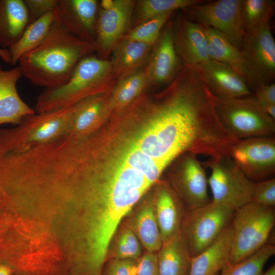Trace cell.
<instances>
[{
  "instance_id": "6da1fadb",
  "label": "cell",
  "mask_w": 275,
  "mask_h": 275,
  "mask_svg": "<svg viewBox=\"0 0 275 275\" xmlns=\"http://www.w3.org/2000/svg\"><path fill=\"white\" fill-rule=\"evenodd\" d=\"M146 124L131 142L166 168L185 152L209 158L228 154L238 141L221 123L201 75L186 65L162 93Z\"/></svg>"
},
{
  "instance_id": "7a4b0ae2",
  "label": "cell",
  "mask_w": 275,
  "mask_h": 275,
  "mask_svg": "<svg viewBox=\"0 0 275 275\" xmlns=\"http://www.w3.org/2000/svg\"><path fill=\"white\" fill-rule=\"evenodd\" d=\"M61 187L72 197L76 210L75 248L96 263H105L119 225L134 204L97 172L66 176Z\"/></svg>"
},
{
  "instance_id": "3957f363",
  "label": "cell",
  "mask_w": 275,
  "mask_h": 275,
  "mask_svg": "<svg viewBox=\"0 0 275 275\" xmlns=\"http://www.w3.org/2000/svg\"><path fill=\"white\" fill-rule=\"evenodd\" d=\"M94 49V44L71 34L56 20L42 42L19 59L18 66L32 84L53 88L64 84L78 62Z\"/></svg>"
},
{
  "instance_id": "277c9868",
  "label": "cell",
  "mask_w": 275,
  "mask_h": 275,
  "mask_svg": "<svg viewBox=\"0 0 275 275\" xmlns=\"http://www.w3.org/2000/svg\"><path fill=\"white\" fill-rule=\"evenodd\" d=\"M111 63L88 55L74 67L67 80L53 88L45 89L37 97V113L68 107L79 100L98 94L112 71Z\"/></svg>"
},
{
  "instance_id": "5b68a950",
  "label": "cell",
  "mask_w": 275,
  "mask_h": 275,
  "mask_svg": "<svg viewBox=\"0 0 275 275\" xmlns=\"http://www.w3.org/2000/svg\"><path fill=\"white\" fill-rule=\"evenodd\" d=\"M274 223V207L251 202L235 210L230 223L232 241L229 264L244 259L268 243Z\"/></svg>"
},
{
  "instance_id": "8992f818",
  "label": "cell",
  "mask_w": 275,
  "mask_h": 275,
  "mask_svg": "<svg viewBox=\"0 0 275 275\" xmlns=\"http://www.w3.org/2000/svg\"><path fill=\"white\" fill-rule=\"evenodd\" d=\"M214 102L221 123L237 140L274 136L275 120L264 112L254 94L235 97L214 95Z\"/></svg>"
},
{
  "instance_id": "52a82bcc",
  "label": "cell",
  "mask_w": 275,
  "mask_h": 275,
  "mask_svg": "<svg viewBox=\"0 0 275 275\" xmlns=\"http://www.w3.org/2000/svg\"><path fill=\"white\" fill-rule=\"evenodd\" d=\"M234 210L213 201L187 210L180 233L186 241L191 257L210 245L230 224Z\"/></svg>"
},
{
  "instance_id": "ba28073f",
  "label": "cell",
  "mask_w": 275,
  "mask_h": 275,
  "mask_svg": "<svg viewBox=\"0 0 275 275\" xmlns=\"http://www.w3.org/2000/svg\"><path fill=\"white\" fill-rule=\"evenodd\" d=\"M202 163L210 171L208 184L212 194V201L234 210L251 202L255 182L228 154L209 158Z\"/></svg>"
},
{
  "instance_id": "9c48e42d",
  "label": "cell",
  "mask_w": 275,
  "mask_h": 275,
  "mask_svg": "<svg viewBox=\"0 0 275 275\" xmlns=\"http://www.w3.org/2000/svg\"><path fill=\"white\" fill-rule=\"evenodd\" d=\"M72 119V106L59 109L34 113L25 117L12 128L2 129L14 144L28 146L43 144L68 134Z\"/></svg>"
},
{
  "instance_id": "30bf717a",
  "label": "cell",
  "mask_w": 275,
  "mask_h": 275,
  "mask_svg": "<svg viewBox=\"0 0 275 275\" xmlns=\"http://www.w3.org/2000/svg\"><path fill=\"white\" fill-rule=\"evenodd\" d=\"M240 4L241 0L206 1L183 10L190 20L218 31L240 49L244 35Z\"/></svg>"
},
{
  "instance_id": "8fae6325",
  "label": "cell",
  "mask_w": 275,
  "mask_h": 275,
  "mask_svg": "<svg viewBox=\"0 0 275 275\" xmlns=\"http://www.w3.org/2000/svg\"><path fill=\"white\" fill-rule=\"evenodd\" d=\"M228 155L254 182L273 178L275 174L274 136L238 140Z\"/></svg>"
},
{
  "instance_id": "7c38bea8",
  "label": "cell",
  "mask_w": 275,
  "mask_h": 275,
  "mask_svg": "<svg viewBox=\"0 0 275 275\" xmlns=\"http://www.w3.org/2000/svg\"><path fill=\"white\" fill-rule=\"evenodd\" d=\"M174 163L172 181L187 210L210 202L205 168L198 155L184 153L172 161Z\"/></svg>"
},
{
  "instance_id": "4fadbf2b",
  "label": "cell",
  "mask_w": 275,
  "mask_h": 275,
  "mask_svg": "<svg viewBox=\"0 0 275 275\" xmlns=\"http://www.w3.org/2000/svg\"><path fill=\"white\" fill-rule=\"evenodd\" d=\"M240 50L258 86L273 82L275 41L270 22L245 33Z\"/></svg>"
},
{
  "instance_id": "5bb4252c",
  "label": "cell",
  "mask_w": 275,
  "mask_h": 275,
  "mask_svg": "<svg viewBox=\"0 0 275 275\" xmlns=\"http://www.w3.org/2000/svg\"><path fill=\"white\" fill-rule=\"evenodd\" d=\"M56 20L69 33L94 44L98 15L95 0H58Z\"/></svg>"
},
{
  "instance_id": "9a60e30c",
  "label": "cell",
  "mask_w": 275,
  "mask_h": 275,
  "mask_svg": "<svg viewBox=\"0 0 275 275\" xmlns=\"http://www.w3.org/2000/svg\"><path fill=\"white\" fill-rule=\"evenodd\" d=\"M173 39L176 51L184 65L195 67L210 60L207 39L202 25L185 14L172 24Z\"/></svg>"
},
{
  "instance_id": "2e32d148",
  "label": "cell",
  "mask_w": 275,
  "mask_h": 275,
  "mask_svg": "<svg viewBox=\"0 0 275 275\" xmlns=\"http://www.w3.org/2000/svg\"><path fill=\"white\" fill-rule=\"evenodd\" d=\"M134 2L114 0L113 6L98 13L94 40L95 49L103 53L121 38L129 23Z\"/></svg>"
},
{
  "instance_id": "e0dca14e",
  "label": "cell",
  "mask_w": 275,
  "mask_h": 275,
  "mask_svg": "<svg viewBox=\"0 0 275 275\" xmlns=\"http://www.w3.org/2000/svg\"><path fill=\"white\" fill-rule=\"evenodd\" d=\"M194 68L215 96L235 97L253 94L244 79L224 63L210 59Z\"/></svg>"
},
{
  "instance_id": "ac0fdd59",
  "label": "cell",
  "mask_w": 275,
  "mask_h": 275,
  "mask_svg": "<svg viewBox=\"0 0 275 275\" xmlns=\"http://www.w3.org/2000/svg\"><path fill=\"white\" fill-rule=\"evenodd\" d=\"M22 74L19 66L5 70L0 62V125H18L26 116L35 113L20 97L16 84Z\"/></svg>"
},
{
  "instance_id": "d6986e66",
  "label": "cell",
  "mask_w": 275,
  "mask_h": 275,
  "mask_svg": "<svg viewBox=\"0 0 275 275\" xmlns=\"http://www.w3.org/2000/svg\"><path fill=\"white\" fill-rule=\"evenodd\" d=\"M202 26L207 37L209 59L220 62L230 67L244 79L251 90L254 91L258 84L240 49L218 31L207 26Z\"/></svg>"
},
{
  "instance_id": "ffe728a7",
  "label": "cell",
  "mask_w": 275,
  "mask_h": 275,
  "mask_svg": "<svg viewBox=\"0 0 275 275\" xmlns=\"http://www.w3.org/2000/svg\"><path fill=\"white\" fill-rule=\"evenodd\" d=\"M160 34L152 56L149 71V79L156 84L172 81L184 66L181 64L174 44L172 22H169Z\"/></svg>"
},
{
  "instance_id": "44dd1931",
  "label": "cell",
  "mask_w": 275,
  "mask_h": 275,
  "mask_svg": "<svg viewBox=\"0 0 275 275\" xmlns=\"http://www.w3.org/2000/svg\"><path fill=\"white\" fill-rule=\"evenodd\" d=\"M230 224L208 248L191 258L189 275H217L229 264L231 248Z\"/></svg>"
},
{
  "instance_id": "7402d4cb",
  "label": "cell",
  "mask_w": 275,
  "mask_h": 275,
  "mask_svg": "<svg viewBox=\"0 0 275 275\" xmlns=\"http://www.w3.org/2000/svg\"><path fill=\"white\" fill-rule=\"evenodd\" d=\"M178 199L167 185H161L157 190L154 200L155 211L163 243L180 232L186 211H183Z\"/></svg>"
},
{
  "instance_id": "603a6c76",
  "label": "cell",
  "mask_w": 275,
  "mask_h": 275,
  "mask_svg": "<svg viewBox=\"0 0 275 275\" xmlns=\"http://www.w3.org/2000/svg\"><path fill=\"white\" fill-rule=\"evenodd\" d=\"M30 23L24 0H0V48L9 49Z\"/></svg>"
},
{
  "instance_id": "cb8c5ba5",
  "label": "cell",
  "mask_w": 275,
  "mask_h": 275,
  "mask_svg": "<svg viewBox=\"0 0 275 275\" xmlns=\"http://www.w3.org/2000/svg\"><path fill=\"white\" fill-rule=\"evenodd\" d=\"M157 258L159 275H189L192 257L180 232L162 243Z\"/></svg>"
},
{
  "instance_id": "d4e9b609",
  "label": "cell",
  "mask_w": 275,
  "mask_h": 275,
  "mask_svg": "<svg viewBox=\"0 0 275 275\" xmlns=\"http://www.w3.org/2000/svg\"><path fill=\"white\" fill-rule=\"evenodd\" d=\"M72 119L68 134L86 137L93 131L102 118L105 109L103 98L99 94L86 97L73 105Z\"/></svg>"
},
{
  "instance_id": "484cf974",
  "label": "cell",
  "mask_w": 275,
  "mask_h": 275,
  "mask_svg": "<svg viewBox=\"0 0 275 275\" xmlns=\"http://www.w3.org/2000/svg\"><path fill=\"white\" fill-rule=\"evenodd\" d=\"M151 46L125 38L114 50L111 62L113 71L121 78L135 72L147 57Z\"/></svg>"
},
{
  "instance_id": "4316f807",
  "label": "cell",
  "mask_w": 275,
  "mask_h": 275,
  "mask_svg": "<svg viewBox=\"0 0 275 275\" xmlns=\"http://www.w3.org/2000/svg\"><path fill=\"white\" fill-rule=\"evenodd\" d=\"M56 18L55 9L29 24L18 42L8 49L11 56V65H15L22 56L42 42Z\"/></svg>"
},
{
  "instance_id": "83f0119b",
  "label": "cell",
  "mask_w": 275,
  "mask_h": 275,
  "mask_svg": "<svg viewBox=\"0 0 275 275\" xmlns=\"http://www.w3.org/2000/svg\"><path fill=\"white\" fill-rule=\"evenodd\" d=\"M130 228L147 252L156 253L162 241L155 215L154 201L142 207L136 215Z\"/></svg>"
},
{
  "instance_id": "f1b7e54d",
  "label": "cell",
  "mask_w": 275,
  "mask_h": 275,
  "mask_svg": "<svg viewBox=\"0 0 275 275\" xmlns=\"http://www.w3.org/2000/svg\"><path fill=\"white\" fill-rule=\"evenodd\" d=\"M274 5V0H241L240 14L244 34L269 23Z\"/></svg>"
},
{
  "instance_id": "f546056e",
  "label": "cell",
  "mask_w": 275,
  "mask_h": 275,
  "mask_svg": "<svg viewBox=\"0 0 275 275\" xmlns=\"http://www.w3.org/2000/svg\"><path fill=\"white\" fill-rule=\"evenodd\" d=\"M274 254V244L267 243L250 256L226 266L220 275H262L265 265Z\"/></svg>"
},
{
  "instance_id": "4dcf8cb0",
  "label": "cell",
  "mask_w": 275,
  "mask_h": 275,
  "mask_svg": "<svg viewBox=\"0 0 275 275\" xmlns=\"http://www.w3.org/2000/svg\"><path fill=\"white\" fill-rule=\"evenodd\" d=\"M203 0H143L138 3V16L141 23L158 16L184 10L205 2Z\"/></svg>"
},
{
  "instance_id": "1f68e13d",
  "label": "cell",
  "mask_w": 275,
  "mask_h": 275,
  "mask_svg": "<svg viewBox=\"0 0 275 275\" xmlns=\"http://www.w3.org/2000/svg\"><path fill=\"white\" fill-rule=\"evenodd\" d=\"M121 156L131 167L141 172L152 184L166 169L162 164L140 151L131 142Z\"/></svg>"
},
{
  "instance_id": "d6a6232c",
  "label": "cell",
  "mask_w": 275,
  "mask_h": 275,
  "mask_svg": "<svg viewBox=\"0 0 275 275\" xmlns=\"http://www.w3.org/2000/svg\"><path fill=\"white\" fill-rule=\"evenodd\" d=\"M148 79L147 73L142 71L121 78L113 93L112 105L121 108L129 104L142 91Z\"/></svg>"
},
{
  "instance_id": "836d02e7",
  "label": "cell",
  "mask_w": 275,
  "mask_h": 275,
  "mask_svg": "<svg viewBox=\"0 0 275 275\" xmlns=\"http://www.w3.org/2000/svg\"><path fill=\"white\" fill-rule=\"evenodd\" d=\"M140 242L133 230L123 228L109 249L107 259H138L142 256Z\"/></svg>"
},
{
  "instance_id": "e575fe53",
  "label": "cell",
  "mask_w": 275,
  "mask_h": 275,
  "mask_svg": "<svg viewBox=\"0 0 275 275\" xmlns=\"http://www.w3.org/2000/svg\"><path fill=\"white\" fill-rule=\"evenodd\" d=\"M173 13H166L141 23L133 29L126 38L152 45L157 41L162 28Z\"/></svg>"
},
{
  "instance_id": "d590c367",
  "label": "cell",
  "mask_w": 275,
  "mask_h": 275,
  "mask_svg": "<svg viewBox=\"0 0 275 275\" xmlns=\"http://www.w3.org/2000/svg\"><path fill=\"white\" fill-rule=\"evenodd\" d=\"M251 202L263 206L274 207L275 178L255 182Z\"/></svg>"
},
{
  "instance_id": "8d00e7d4",
  "label": "cell",
  "mask_w": 275,
  "mask_h": 275,
  "mask_svg": "<svg viewBox=\"0 0 275 275\" xmlns=\"http://www.w3.org/2000/svg\"><path fill=\"white\" fill-rule=\"evenodd\" d=\"M108 260L104 266L102 275H136L139 259H112Z\"/></svg>"
},
{
  "instance_id": "74e56055",
  "label": "cell",
  "mask_w": 275,
  "mask_h": 275,
  "mask_svg": "<svg viewBox=\"0 0 275 275\" xmlns=\"http://www.w3.org/2000/svg\"><path fill=\"white\" fill-rule=\"evenodd\" d=\"M58 1V0H24L29 12L30 23L54 10Z\"/></svg>"
},
{
  "instance_id": "f35d334b",
  "label": "cell",
  "mask_w": 275,
  "mask_h": 275,
  "mask_svg": "<svg viewBox=\"0 0 275 275\" xmlns=\"http://www.w3.org/2000/svg\"><path fill=\"white\" fill-rule=\"evenodd\" d=\"M136 275H159L156 253L147 252L139 259Z\"/></svg>"
},
{
  "instance_id": "ab89813d",
  "label": "cell",
  "mask_w": 275,
  "mask_h": 275,
  "mask_svg": "<svg viewBox=\"0 0 275 275\" xmlns=\"http://www.w3.org/2000/svg\"><path fill=\"white\" fill-rule=\"evenodd\" d=\"M253 94L261 104H275V84H262L259 86Z\"/></svg>"
},
{
  "instance_id": "60d3db41",
  "label": "cell",
  "mask_w": 275,
  "mask_h": 275,
  "mask_svg": "<svg viewBox=\"0 0 275 275\" xmlns=\"http://www.w3.org/2000/svg\"><path fill=\"white\" fill-rule=\"evenodd\" d=\"M13 269L7 264L0 261V275H12Z\"/></svg>"
},
{
  "instance_id": "b9f144b4",
  "label": "cell",
  "mask_w": 275,
  "mask_h": 275,
  "mask_svg": "<svg viewBox=\"0 0 275 275\" xmlns=\"http://www.w3.org/2000/svg\"><path fill=\"white\" fill-rule=\"evenodd\" d=\"M0 58L5 63L11 64V58L8 49L0 48Z\"/></svg>"
},
{
  "instance_id": "7bdbcfd3",
  "label": "cell",
  "mask_w": 275,
  "mask_h": 275,
  "mask_svg": "<svg viewBox=\"0 0 275 275\" xmlns=\"http://www.w3.org/2000/svg\"><path fill=\"white\" fill-rule=\"evenodd\" d=\"M114 4V0H103L100 3L102 9H108L111 8Z\"/></svg>"
},
{
  "instance_id": "ee69618b",
  "label": "cell",
  "mask_w": 275,
  "mask_h": 275,
  "mask_svg": "<svg viewBox=\"0 0 275 275\" xmlns=\"http://www.w3.org/2000/svg\"><path fill=\"white\" fill-rule=\"evenodd\" d=\"M262 275H275V265H272L269 269H268Z\"/></svg>"
},
{
  "instance_id": "f6af8a7d",
  "label": "cell",
  "mask_w": 275,
  "mask_h": 275,
  "mask_svg": "<svg viewBox=\"0 0 275 275\" xmlns=\"http://www.w3.org/2000/svg\"><path fill=\"white\" fill-rule=\"evenodd\" d=\"M217 275H218V274H217Z\"/></svg>"
}]
</instances>
